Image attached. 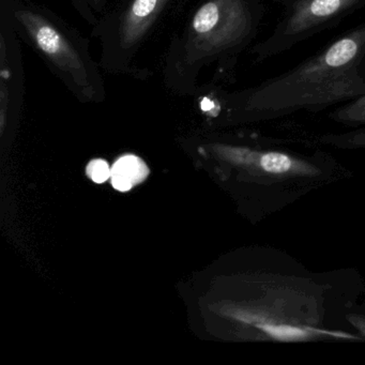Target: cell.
<instances>
[{
  "label": "cell",
  "instance_id": "6da1fadb",
  "mask_svg": "<svg viewBox=\"0 0 365 365\" xmlns=\"http://www.w3.org/2000/svg\"><path fill=\"white\" fill-rule=\"evenodd\" d=\"M365 93V22L292 69L242 91L209 87L202 108L211 117L258 123L318 113Z\"/></svg>",
  "mask_w": 365,
  "mask_h": 365
},
{
  "label": "cell",
  "instance_id": "7a4b0ae2",
  "mask_svg": "<svg viewBox=\"0 0 365 365\" xmlns=\"http://www.w3.org/2000/svg\"><path fill=\"white\" fill-rule=\"evenodd\" d=\"M264 16V0H196L166 48V88L180 96L200 95V74L210 67L217 80L232 81Z\"/></svg>",
  "mask_w": 365,
  "mask_h": 365
},
{
  "label": "cell",
  "instance_id": "3957f363",
  "mask_svg": "<svg viewBox=\"0 0 365 365\" xmlns=\"http://www.w3.org/2000/svg\"><path fill=\"white\" fill-rule=\"evenodd\" d=\"M21 39L41 57L48 69L83 103L106 99L101 67L89 43L76 29L44 6L31 0H0Z\"/></svg>",
  "mask_w": 365,
  "mask_h": 365
},
{
  "label": "cell",
  "instance_id": "277c9868",
  "mask_svg": "<svg viewBox=\"0 0 365 365\" xmlns=\"http://www.w3.org/2000/svg\"><path fill=\"white\" fill-rule=\"evenodd\" d=\"M189 0H119L99 18L93 36L100 44L99 65L116 76L144 78L138 55L166 19Z\"/></svg>",
  "mask_w": 365,
  "mask_h": 365
},
{
  "label": "cell",
  "instance_id": "5b68a950",
  "mask_svg": "<svg viewBox=\"0 0 365 365\" xmlns=\"http://www.w3.org/2000/svg\"><path fill=\"white\" fill-rule=\"evenodd\" d=\"M365 8V0H292L272 33L252 48L255 63L279 56Z\"/></svg>",
  "mask_w": 365,
  "mask_h": 365
},
{
  "label": "cell",
  "instance_id": "8992f818",
  "mask_svg": "<svg viewBox=\"0 0 365 365\" xmlns=\"http://www.w3.org/2000/svg\"><path fill=\"white\" fill-rule=\"evenodd\" d=\"M18 33L0 5V123L1 131L18 114L25 98V71Z\"/></svg>",
  "mask_w": 365,
  "mask_h": 365
},
{
  "label": "cell",
  "instance_id": "52a82bcc",
  "mask_svg": "<svg viewBox=\"0 0 365 365\" xmlns=\"http://www.w3.org/2000/svg\"><path fill=\"white\" fill-rule=\"evenodd\" d=\"M220 150L232 163L267 179L315 178L322 175L309 160L286 151L238 146H222Z\"/></svg>",
  "mask_w": 365,
  "mask_h": 365
},
{
  "label": "cell",
  "instance_id": "ba28073f",
  "mask_svg": "<svg viewBox=\"0 0 365 365\" xmlns=\"http://www.w3.org/2000/svg\"><path fill=\"white\" fill-rule=\"evenodd\" d=\"M148 175L144 162L135 155L120 158L112 168V185L118 191H129L133 185L142 182Z\"/></svg>",
  "mask_w": 365,
  "mask_h": 365
},
{
  "label": "cell",
  "instance_id": "9c48e42d",
  "mask_svg": "<svg viewBox=\"0 0 365 365\" xmlns=\"http://www.w3.org/2000/svg\"><path fill=\"white\" fill-rule=\"evenodd\" d=\"M329 118L346 127L365 128V93L332 110Z\"/></svg>",
  "mask_w": 365,
  "mask_h": 365
},
{
  "label": "cell",
  "instance_id": "30bf717a",
  "mask_svg": "<svg viewBox=\"0 0 365 365\" xmlns=\"http://www.w3.org/2000/svg\"><path fill=\"white\" fill-rule=\"evenodd\" d=\"M319 142L339 149H365V128L345 133H328L320 136Z\"/></svg>",
  "mask_w": 365,
  "mask_h": 365
},
{
  "label": "cell",
  "instance_id": "8fae6325",
  "mask_svg": "<svg viewBox=\"0 0 365 365\" xmlns=\"http://www.w3.org/2000/svg\"><path fill=\"white\" fill-rule=\"evenodd\" d=\"M87 175L97 183H103L112 175V168L104 160H93L87 166Z\"/></svg>",
  "mask_w": 365,
  "mask_h": 365
},
{
  "label": "cell",
  "instance_id": "7c38bea8",
  "mask_svg": "<svg viewBox=\"0 0 365 365\" xmlns=\"http://www.w3.org/2000/svg\"><path fill=\"white\" fill-rule=\"evenodd\" d=\"M347 320L354 329L360 331L365 337V316L363 315H348Z\"/></svg>",
  "mask_w": 365,
  "mask_h": 365
},
{
  "label": "cell",
  "instance_id": "4fadbf2b",
  "mask_svg": "<svg viewBox=\"0 0 365 365\" xmlns=\"http://www.w3.org/2000/svg\"><path fill=\"white\" fill-rule=\"evenodd\" d=\"M88 3L91 5V9L98 16V14L106 11L108 0H88Z\"/></svg>",
  "mask_w": 365,
  "mask_h": 365
},
{
  "label": "cell",
  "instance_id": "5bb4252c",
  "mask_svg": "<svg viewBox=\"0 0 365 365\" xmlns=\"http://www.w3.org/2000/svg\"><path fill=\"white\" fill-rule=\"evenodd\" d=\"M275 3L279 4V5L285 6L287 5L288 3H290L292 0H274Z\"/></svg>",
  "mask_w": 365,
  "mask_h": 365
}]
</instances>
